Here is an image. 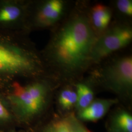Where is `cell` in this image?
Here are the masks:
<instances>
[{"instance_id":"cell-8","label":"cell","mask_w":132,"mask_h":132,"mask_svg":"<svg viewBox=\"0 0 132 132\" xmlns=\"http://www.w3.org/2000/svg\"><path fill=\"white\" fill-rule=\"evenodd\" d=\"M113 102L112 100H98L92 102L88 107L80 111V118L88 121L98 120L104 116Z\"/></svg>"},{"instance_id":"cell-6","label":"cell","mask_w":132,"mask_h":132,"mask_svg":"<svg viewBox=\"0 0 132 132\" xmlns=\"http://www.w3.org/2000/svg\"><path fill=\"white\" fill-rule=\"evenodd\" d=\"M30 4L24 0H0V30L27 34Z\"/></svg>"},{"instance_id":"cell-2","label":"cell","mask_w":132,"mask_h":132,"mask_svg":"<svg viewBox=\"0 0 132 132\" xmlns=\"http://www.w3.org/2000/svg\"><path fill=\"white\" fill-rule=\"evenodd\" d=\"M27 34L0 30V90L14 80L46 76L41 53Z\"/></svg>"},{"instance_id":"cell-1","label":"cell","mask_w":132,"mask_h":132,"mask_svg":"<svg viewBox=\"0 0 132 132\" xmlns=\"http://www.w3.org/2000/svg\"><path fill=\"white\" fill-rule=\"evenodd\" d=\"M97 36L89 20L79 15L61 27L41 54L44 63L67 73L82 70L90 61Z\"/></svg>"},{"instance_id":"cell-5","label":"cell","mask_w":132,"mask_h":132,"mask_svg":"<svg viewBox=\"0 0 132 132\" xmlns=\"http://www.w3.org/2000/svg\"><path fill=\"white\" fill-rule=\"evenodd\" d=\"M132 40V30L126 26H118L97 37L93 47L90 61L99 62L117 51L125 47Z\"/></svg>"},{"instance_id":"cell-11","label":"cell","mask_w":132,"mask_h":132,"mask_svg":"<svg viewBox=\"0 0 132 132\" xmlns=\"http://www.w3.org/2000/svg\"><path fill=\"white\" fill-rule=\"evenodd\" d=\"M58 101L63 108H71L76 104L77 94L76 92L70 89L62 90L59 95Z\"/></svg>"},{"instance_id":"cell-3","label":"cell","mask_w":132,"mask_h":132,"mask_svg":"<svg viewBox=\"0 0 132 132\" xmlns=\"http://www.w3.org/2000/svg\"><path fill=\"white\" fill-rule=\"evenodd\" d=\"M46 76L30 78L26 83L14 80L0 92L11 110L24 116H33L40 112L47 103L49 87Z\"/></svg>"},{"instance_id":"cell-16","label":"cell","mask_w":132,"mask_h":132,"mask_svg":"<svg viewBox=\"0 0 132 132\" xmlns=\"http://www.w3.org/2000/svg\"><path fill=\"white\" fill-rule=\"evenodd\" d=\"M71 132H88L87 130H85L84 129H73L72 128V131Z\"/></svg>"},{"instance_id":"cell-4","label":"cell","mask_w":132,"mask_h":132,"mask_svg":"<svg viewBox=\"0 0 132 132\" xmlns=\"http://www.w3.org/2000/svg\"><path fill=\"white\" fill-rule=\"evenodd\" d=\"M65 10L64 2L61 0L31 1L26 32L33 29L52 27L61 19Z\"/></svg>"},{"instance_id":"cell-14","label":"cell","mask_w":132,"mask_h":132,"mask_svg":"<svg viewBox=\"0 0 132 132\" xmlns=\"http://www.w3.org/2000/svg\"><path fill=\"white\" fill-rule=\"evenodd\" d=\"M72 128L70 123L66 120L57 121L46 132H71Z\"/></svg>"},{"instance_id":"cell-7","label":"cell","mask_w":132,"mask_h":132,"mask_svg":"<svg viewBox=\"0 0 132 132\" xmlns=\"http://www.w3.org/2000/svg\"><path fill=\"white\" fill-rule=\"evenodd\" d=\"M101 77L107 83L118 89L131 88L132 57H123L115 60L104 69Z\"/></svg>"},{"instance_id":"cell-15","label":"cell","mask_w":132,"mask_h":132,"mask_svg":"<svg viewBox=\"0 0 132 132\" xmlns=\"http://www.w3.org/2000/svg\"><path fill=\"white\" fill-rule=\"evenodd\" d=\"M118 10L123 14L128 16L132 15V1L130 0H118L117 2Z\"/></svg>"},{"instance_id":"cell-10","label":"cell","mask_w":132,"mask_h":132,"mask_svg":"<svg viewBox=\"0 0 132 132\" xmlns=\"http://www.w3.org/2000/svg\"><path fill=\"white\" fill-rule=\"evenodd\" d=\"M76 105L81 110L88 107L94 99V93L88 86L83 83H78L76 86Z\"/></svg>"},{"instance_id":"cell-12","label":"cell","mask_w":132,"mask_h":132,"mask_svg":"<svg viewBox=\"0 0 132 132\" xmlns=\"http://www.w3.org/2000/svg\"><path fill=\"white\" fill-rule=\"evenodd\" d=\"M118 126L126 132H132V117L129 113L123 112L117 118Z\"/></svg>"},{"instance_id":"cell-13","label":"cell","mask_w":132,"mask_h":132,"mask_svg":"<svg viewBox=\"0 0 132 132\" xmlns=\"http://www.w3.org/2000/svg\"><path fill=\"white\" fill-rule=\"evenodd\" d=\"M11 110L8 102L0 92V120L9 119L11 116Z\"/></svg>"},{"instance_id":"cell-9","label":"cell","mask_w":132,"mask_h":132,"mask_svg":"<svg viewBox=\"0 0 132 132\" xmlns=\"http://www.w3.org/2000/svg\"><path fill=\"white\" fill-rule=\"evenodd\" d=\"M111 17V10L105 5L98 4L92 9V19L93 26L99 30H103L108 27Z\"/></svg>"}]
</instances>
